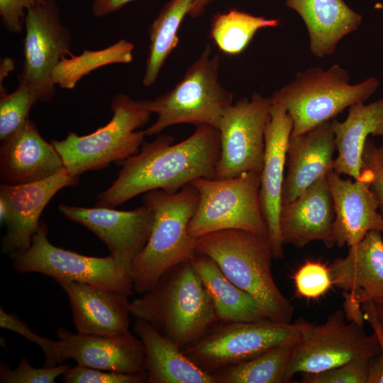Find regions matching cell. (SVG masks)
Listing matches in <instances>:
<instances>
[{"label":"cell","mask_w":383,"mask_h":383,"mask_svg":"<svg viewBox=\"0 0 383 383\" xmlns=\"http://www.w3.org/2000/svg\"><path fill=\"white\" fill-rule=\"evenodd\" d=\"M173 143L172 135L160 133L144 141L137 154L117 162V178L99 194L96 206L114 208L155 189L175 194L197 178H214L221 152L218 128L198 126L189 138Z\"/></svg>","instance_id":"cell-1"},{"label":"cell","mask_w":383,"mask_h":383,"mask_svg":"<svg viewBox=\"0 0 383 383\" xmlns=\"http://www.w3.org/2000/svg\"><path fill=\"white\" fill-rule=\"evenodd\" d=\"M131 315L144 320L183 350L219 323L213 303L191 262L167 270L131 302Z\"/></svg>","instance_id":"cell-2"},{"label":"cell","mask_w":383,"mask_h":383,"mask_svg":"<svg viewBox=\"0 0 383 383\" xmlns=\"http://www.w3.org/2000/svg\"><path fill=\"white\" fill-rule=\"evenodd\" d=\"M196 252L214 260L231 282L261 306L270 320L291 323L294 307L274 281L268 238L243 230H222L196 238Z\"/></svg>","instance_id":"cell-3"},{"label":"cell","mask_w":383,"mask_h":383,"mask_svg":"<svg viewBox=\"0 0 383 383\" xmlns=\"http://www.w3.org/2000/svg\"><path fill=\"white\" fill-rule=\"evenodd\" d=\"M199 201V194L191 184L175 194L161 189L145 193L143 204L153 210L155 220L145 246L132 264L135 292H148L170 268L195 257L196 239L189 235L187 228Z\"/></svg>","instance_id":"cell-4"},{"label":"cell","mask_w":383,"mask_h":383,"mask_svg":"<svg viewBox=\"0 0 383 383\" xmlns=\"http://www.w3.org/2000/svg\"><path fill=\"white\" fill-rule=\"evenodd\" d=\"M350 82L349 73L338 64L327 70L312 67L297 72L292 82L275 91L270 99L291 116V136H294L331 121L347 107L365 103L380 84L374 77L357 84Z\"/></svg>","instance_id":"cell-5"},{"label":"cell","mask_w":383,"mask_h":383,"mask_svg":"<svg viewBox=\"0 0 383 383\" xmlns=\"http://www.w3.org/2000/svg\"><path fill=\"white\" fill-rule=\"evenodd\" d=\"M211 53L207 44L172 89L152 99L138 100L143 108L157 116L143 131L145 136L158 135L167 127L182 123L218 128L225 111L233 104V94L220 83V57Z\"/></svg>","instance_id":"cell-6"},{"label":"cell","mask_w":383,"mask_h":383,"mask_svg":"<svg viewBox=\"0 0 383 383\" xmlns=\"http://www.w3.org/2000/svg\"><path fill=\"white\" fill-rule=\"evenodd\" d=\"M111 109V119L94 132L86 135L70 132L63 140H51L72 176L106 168L139 152L145 135L137 129L150 121L151 113L123 93L112 98Z\"/></svg>","instance_id":"cell-7"},{"label":"cell","mask_w":383,"mask_h":383,"mask_svg":"<svg viewBox=\"0 0 383 383\" xmlns=\"http://www.w3.org/2000/svg\"><path fill=\"white\" fill-rule=\"evenodd\" d=\"M189 184L199 194L187 228L191 237L239 229L268 238L260 204V173L249 172L224 179L200 177Z\"/></svg>","instance_id":"cell-8"},{"label":"cell","mask_w":383,"mask_h":383,"mask_svg":"<svg viewBox=\"0 0 383 383\" xmlns=\"http://www.w3.org/2000/svg\"><path fill=\"white\" fill-rule=\"evenodd\" d=\"M344 311L338 309L320 324L301 322L293 345L285 377L289 382L297 373L313 374L354 360H370L380 354L377 335H368L364 328L345 322Z\"/></svg>","instance_id":"cell-9"},{"label":"cell","mask_w":383,"mask_h":383,"mask_svg":"<svg viewBox=\"0 0 383 383\" xmlns=\"http://www.w3.org/2000/svg\"><path fill=\"white\" fill-rule=\"evenodd\" d=\"M301 322L282 323L270 319L219 322L183 353L204 372L212 374L282 344L294 343Z\"/></svg>","instance_id":"cell-10"},{"label":"cell","mask_w":383,"mask_h":383,"mask_svg":"<svg viewBox=\"0 0 383 383\" xmlns=\"http://www.w3.org/2000/svg\"><path fill=\"white\" fill-rule=\"evenodd\" d=\"M48 232L45 222L40 221L30 247L10 255L16 272H37L56 280L69 279L131 294V274L111 255L91 257L55 246L49 241Z\"/></svg>","instance_id":"cell-11"},{"label":"cell","mask_w":383,"mask_h":383,"mask_svg":"<svg viewBox=\"0 0 383 383\" xmlns=\"http://www.w3.org/2000/svg\"><path fill=\"white\" fill-rule=\"evenodd\" d=\"M270 98L254 93L231 105L221 119V152L213 179H224L255 172L261 174Z\"/></svg>","instance_id":"cell-12"},{"label":"cell","mask_w":383,"mask_h":383,"mask_svg":"<svg viewBox=\"0 0 383 383\" xmlns=\"http://www.w3.org/2000/svg\"><path fill=\"white\" fill-rule=\"evenodd\" d=\"M24 18V60L18 83L35 89L40 101H50L56 94L52 72L62 57L71 53L72 35L55 0L30 7Z\"/></svg>","instance_id":"cell-13"},{"label":"cell","mask_w":383,"mask_h":383,"mask_svg":"<svg viewBox=\"0 0 383 383\" xmlns=\"http://www.w3.org/2000/svg\"><path fill=\"white\" fill-rule=\"evenodd\" d=\"M59 211L100 238L117 263L129 274L134 260L150 236L155 220L153 210L146 204L131 211H118L61 204Z\"/></svg>","instance_id":"cell-14"},{"label":"cell","mask_w":383,"mask_h":383,"mask_svg":"<svg viewBox=\"0 0 383 383\" xmlns=\"http://www.w3.org/2000/svg\"><path fill=\"white\" fill-rule=\"evenodd\" d=\"M78 181L79 177L72 176L65 168L40 181L16 185L1 184L0 202L6 207L2 223L6 226L1 240L2 253L10 256L29 248L46 205L60 190L74 186Z\"/></svg>","instance_id":"cell-15"},{"label":"cell","mask_w":383,"mask_h":383,"mask_svg":"<svg viewBox=\"0 0 383 383\" xmlns=\"http://www.w3.org/2000/svg\"><path fill=\"white\" fill-rule=\"evenodd\" d=\"M293 122L280 105L272 104L265 131V155L260 174V204L268 229L273 258L284 257L279 213L284 179L287 145Z\"/></svg>","instance_id":"cell-16"},{"label":"cell","mask_w":383,"mask_h":383,"mask_svg":"<svg viewBox=\"0 0 383 383\" xmlns=\"http://www.w3.org/2000/svg\"><path fill=\"white\" fill-rule=\"evenodd\" d=\"M60 360L123 373L145 372V354L141 340L130 331L113 336L73 333L59 328Z\"/></svg>","instance_id":"cell-17"},{"label":"cell","mask_w":383,"mask_h":383,"mask_svg":"<svg viewBox=\"0 0 383 383\" xmlns=\"http://www.w3.org/2000/svg\"><path fill=\"white\" fill-rule=\"evenodd\" d=\"M335 219L332 246L348 248L357 244L371 231L383 232V217L370 182L361 172L360 179H343L334 171L328 175Z\"/></svg>","instance_id":"cell-18"},{"label":"cell","mask_w":383,"mask_h":383,"mask_svg":"<svg viewBox=\"0 0 383 383\" xmlns=\"http://www.w3.org/2000/svg\"><path fill=\"white\" fill-rule=\"evenodd\" d=\"M56 281L67 295L77 333L113 336L129 331V296L91 284Z\"/></svg>","instance_id":"cell-19"},{"label":"cell","mask_w":383,"mask_h":383,"mask_svg":"<svg viewBox=\"0 0 383 383\" xmlns=\"http://www.w3.org/2000/svg\"><path fill=\"white\" fill-rule=\"evenodd\" d=\"M334 219L333 201L325 176L292 201L282 204L279 231L282 244L301 248L311 241L320 240L332 248Z\"/></svg>","instance_id":"cell-20"},{"label":"cell","mask_w":383,"mask_h":383,"mask_svg":"<svg viewBox=\"0 0 383 383\" xmlns=\"http://www.w3.org/2000/svg\"><path fill=\"white\" fill-rule=\"evenodd\" d=\"M0 180L16 185L47 179L65 167L53 145L40 135L35 123L28 119L23 126L1 141Z\"/></svg>","instance_id":"cell-21"},{"label":"cell","mask_w":383,"mask_h":383,"mask_svg":"<svg viewBox=\"0 0 383 383\" xmlns=\"http://www.w3.org/2000/svg\"><path fill=\"white\" fill-rule=\"evenodd\" d=\"M335 150L331 121L304 133L290 136L282 204L292 201L318 179L333 171Z\"/></svg>","instance_id":"cell-22"},{"label":"cell","mask_w":383,"mask_h":383,"mask_svg":"<svg viewBox=\"0 0 383 383\" xmlns=\"http://www.w3.org/2000/svg\"><path fill=\"white\" fill-rule=\"evenodd\" d=\"M332 285L350 293L361 304L383 301V238L381 232L369 231L345 257L328 266Z\"/></svg>","instance_id":"cell-23"},{"label":"cell","mask_w":383,"mask_h":383,"mask_svg":"<svg viewBox=\"0 0 383 383\" xmlns=\"http://www.w3.org/2000/svg\"><path fill=\"white\" fill-rule=\"evenodd\" d=\"M285 4L304 22L310 50L318 57L333 55L341 39L362 22V16L345 0H285Z\"/></svg>","instance_id":"cell-24"},{"label":"cell","mask_w":383,"mask_h":383,"mask_svg":"<svg viewBox=\"0 0 383 383\" xmlns=\"http://www.w3.org/2000/svg\"><path fill=\"white\" fill-rule=\"evenodd\" d=\"M335 150L333 171L358 179L362 168V153L368 136H383V98L349 107L347 118L331 121Z\"/></svg>","instance_id":"cell-25"},{"label":"cell","mask_w":383,"mask_h":383,"mask_svg":"<svg viewBox=\"0 0 383 383\" xmlns=\"http://www.w3.org/2000/svg\"><path fill=\"white\" fill-rule=\"evenodd\" d=\"M133 329L144 347L148 383H214L211 374L198 367L177 344L148 322L135 319Z\"/></svg>","instance_id":"cell-26"},{"label":"cell","mask_w":383,"mask_h":383,"mask_svg":"<svg viewBox=\"0 0 383 383\" xmlns=\"http://www.w3.org/2000/svg\"><path fill=\"white\" fill-rule=\"evenodd\" d=\"M191 262L213 303L219 322L269 319L261 306L231 282L211 257L197 253Z\"/></svg>","instance_id":"cell-27"},{"label":"cell","mask_w":383,"mask_h":383,"mask_svg":"<svg viewBox=\"0 0 383 383\" xmlns=\"http://www.w3.org/2000/svg\"><path fill=\"white\" fill-rule=\"evenodd\" d=\"M193 0H170L165 4L148 29L150 45L143 84L152 86L164 63L179 42L177 33Z\"/></svg>","instance_id":"cell-28"},{"label":"cell","mask_w":383,"mask_h":383,"mask_svg":"<svg viewBox=\"0 0 383 383\" xmlns=\"http://www.w3.org/2000/svg\"><path fill=\"white\" fill-rule=\"evenodd\" d=\"M279 25L278 18H267L233 9L214 15L211 23L210 37L221 52L236 55L245 50L260 29Z\"/></svg>","instance_id":"cell-29"},{"label":"cell","mask_w":383,"mask_h":383,"mask_svg":"<svg viewBox=\"0 0 383 383\" xmlns=\"http://www.w3.org/2000/svg\"><path fill=\"white\" fill-rule=\"evenodd\" d=\"M294 343L276 346L250 360L216 372L211 374L214 383L285 382Z\"/></svg>","instance_id":"cell-30"},{"label":"cell","mask_w":383,"mask_h":383,"mask_svg":"<svg viewBox=\"0 0 383 383\" xmlns=\"http://www.w3.org/2000/svg\"><path fill=\"white\" fill-rule=\"evenodd\" d=\"M134 45L120 40L99 50H84L79 55L64 56L55 67L52 79L62 89H73L78 81L94 70L115 63H128L133 60Z\"/></svg>","instance_id":"cell-31"},{"label":"cell","mask_w":383,"mask_h":383,"mask_svg":"<svg viewBox=\"0 0 383 383\" xmlns=\"http://www.w3.org/2000/svg\"><path fill=\"white\" fill-rule=\"evenodd\" d=\"M40 101L38 92L33 88L19 84L11 93L4 87L0 90V140H4L28 119L32 106Z\"/></svg>","instance_id":"cell-32"},{"label":"cell","mask_w":383,"mask_h":383,"mask_svg":"<svg viewBox=\"0 0 383 383\" xmlns=\"http://www.w3.org/2000/svg\"><path fill=\"white\" fill-rule=\"evenodd\" d=\"M70 365H59L51 367L38 368L30 365L27 357H23L16 369L12 370L7 362L0 365L1 383H54L62 375Z\"/></svg>","instance_id":"cell-33"},{"label":"cell","mask_w":383,"mask_h":383,"mask_svg":"<svg viewBox=\"0 0 383 383\" xmlns=\"http://www.w3.org/2000/svg\"><path fill=\"white\" fill-rule=\"evenodd\" d=\"M296 291L299 296L317 299L332 286L329 267L318 261H306L294 275Z\"/></svg>","instance_id":"cell-34"},{"label":"cell","mask_w":383,"mask_h":383,"mask_svg":"<svg viewBox=\"0 0 383 383\" xmlns=\"http://www.w3.org/2000/svg\"><path fill=\"white\" fill-rule=\"evenodd\" d=\"M370 360H354L313 374H303L304 383H368Z\"/></svg>","instance_id":"cell-35"},{"label":"cell","mask_w":383,"mask_h":383,"mask_svg":"<svg viewBox=\"0 0 383 383\" xmlns=\"http://www.w3.org/2000/svg\"><path fill=\"white\" fill-rule=\"evenodd\" d=\"M148 374L123 373L106 371L78 365L70 367L63 374L65 383H143L147 382Z\"/></svg>","instance_id":"cell-36"},{"label":"cell","mask_w":383,"mask_h":383,"mask_svg":"<svg viewBox=\"0 0 383 383\" xmlns=\"http://www.w3.org/2000/svg\"><path fill=\"white\" fill-rule=\"evenodd\" d=\"M0 327L15 332L37 344L45 355V367H51L61 364L58 340H53L36 334L16 314L6 313L2 307L0 308Z\"/></svg>","instance_id":"cell-37"},{"label":"cell","mask_w":383,"mask_h":383,"mask_svg":"<svg viewBox=\"0 0 383 383\" xmlns=\"http://www.w3.org/2000/svg\"><path fill=\"white\" fill-rule=\"evenodd\" d=\"M376 146L371 138L367 140L362 153L361 172L370 182V187L377 199L379 210L383 217V172L377 159Z\"/></svg>","instance_id":"cell-38"},{"label":"cell","mask_w":383,"mask_h":383,"mask_svg":"<svg viewBox=\"0 0 383 383\" xmlns=\"http://www.w3.org/2000/svg\"><path fill=\"white\" fill-rule=\"evenodd\" d=\"M45 0H0V16L4 28L10 33L23 30L24 11Z\"/></svg>","instance_id":"cell-39"},{"label":"cell","mask_w":383,"mask_h":383,"mask_svg":"<svg viewBox=\"0 0 383 383\" xmlns=\"http://www.w3.org/2000/svg\"><path fill=\"white\" fill-rule=\"evenodd\" d=\"M362 309L365 321L370 324L380 345V354L370 360L368 383H383V334L376 316L374 304L372 301L364 302L362 304Z\"/></svg>","instance_id":"cell-40"},{"label":"cell","mask_w":383,"mask_h":383,"mask_svg":"<svg viewBox=\"0 0 383 383\" xmlns=\"http://www.w3.org/2000/svg\"><path fill=\"white\" fill-rule=\"evenodd\" d=\"M343 296L344 298L343 311L346 320L364 328L365 319L362 304L355 300L348 292L343 291Z\"/></svg>","instance_id":"cell-41"},{"label":"cell","mask_w":383,"mask_h":383,"mask_svg":"<svg viewBox=\"0 0 383 383\" xmlns=\"http://www.w3.org/2000/svg\"><path fill=\"white\" fill-rule=\"evenodd\" d=\"M135 0H94L91 11L96 17H103L111 14Z\"/></svg>","instance_id":"cell-42"},{"label":"cell","mask_w":383,"mask_h":383,"mask_svg":"<svg viewBox=\"0 0 383 383\" xmlns=\"http://www.w3.org/2000/svg\"><path fill=\"white\" fill-rule=\"evenodd\" d=\"M211 1V0H193L192 8L188 13V16L193 18H198L203 14L206 6Z\"/></svg>","instance_id":"cell-43"},{"label":"cell","mask_w":383,"mask_h":383,"mask_svg":"<svg viewBox=\"0 0 383 383\" xmlns=\"http://www.w3.org/2000/svg\"><path fill=\"white\" fill-rule=\"evenodd\" d=\"M14 69V62L11 58H4L1 62L0 81L8 75Z\"/></svg>","instance_id":"cell-44"},{"label":"cell","mask_w":383,"mask_h":383,"mask_svg":"<svg viewBox=\"0 0 383 383\" xmlns=\"http://www.w3.org/2000/svg\"><path fill=\"white\" fill-rule=\"evenodd\" d=\"M375 308V313L377 321L379 324L380 329L383 334V301L379 303H374Z\"/></svg>","instance_id":"cell-45"},{"label":"cell","mask_w":383,"mask_h":383,"mask_svg":"<svg viewBox=\"0 0 383 383\" xmlns=\"http://www.w3.org/2000/svg\"><path fill=\"white\" fill-rule=\"evenodd\" d=\"M375 153L379 165L383 172V149H382L380 147L376 146Z\"/></svg>","instance_id":"cell-46"},{"label":"cell","mask_w":383,"mask_h":383,"mask_svg":"<svg viewBox=\"0 0 383 383\" xmlns=\"http://www.w3.org/2000/svg\"><path fill=\"white\" fill-rule=\"evenodd\" d=\"M382 149H383V140H382V145L381 146H379Z\"/></svg>","instance_id":"cell-47"}]
</instances>
